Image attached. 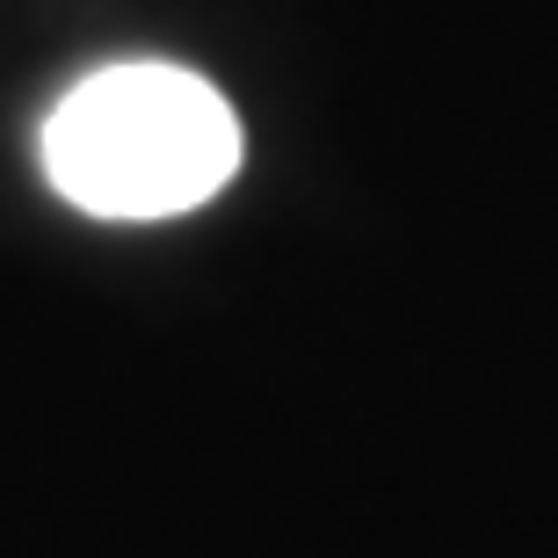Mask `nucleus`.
Returning a JSON list of instances; mask_svg holds the SVG:
<instances>
[{
    "mask_svg": "<svg viewBox=\"0 0 558 558\" xmlns=\"http://www.w3.org/2000/svg\"><path fill=\"white\" fill-rule=\"evenodd\" d=\"M44 174L87 218H182L240 174V117L182 65H109L51 109Z\"/></svg>",
    "mask_w": 558,
    "mask_h": 558,
    "instance_id": "nucleus-1",
    "label": "nucleus"
}]
</instances>
